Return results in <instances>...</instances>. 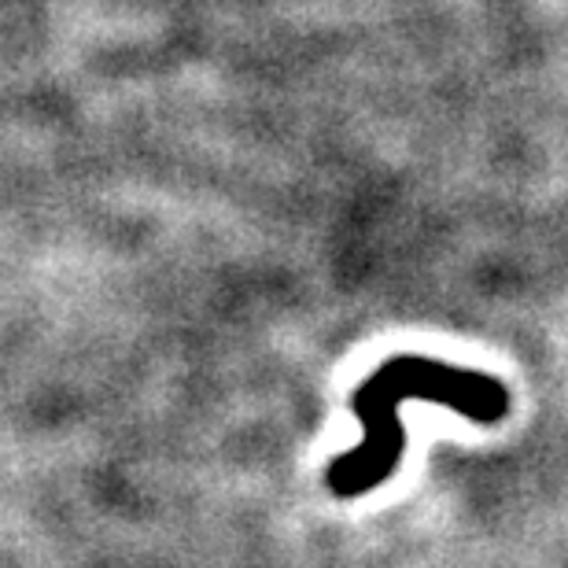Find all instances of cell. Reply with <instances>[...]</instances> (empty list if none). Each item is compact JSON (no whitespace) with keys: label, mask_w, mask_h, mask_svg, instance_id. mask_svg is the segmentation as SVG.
Returning a JSON list of instances; mask_svg holds the SVG:
<instances>
[{"label":"cell","mask_w":568,"mask_h":568,"mask_svg":"<svg viewBox=\"0 0 568 568\" xmlns=\"http://www.w3.org/2000/svg\"><path fill=\"white\" fill-rule=\"evenodd\" d=\"M425 399L443 403L454 414L473 417L476 425L503 422L509 410V392L503 381L484 377L476 369H454L436 358L399 355L388 366H381L373 377L355 392V414L366 425V443L358 450H347L344 458L328 465V487L339 498L366 495L392 476L403 458V425L399 403Z\"/></svg>","instance_id":"6da1fadb"}]
</instances>
